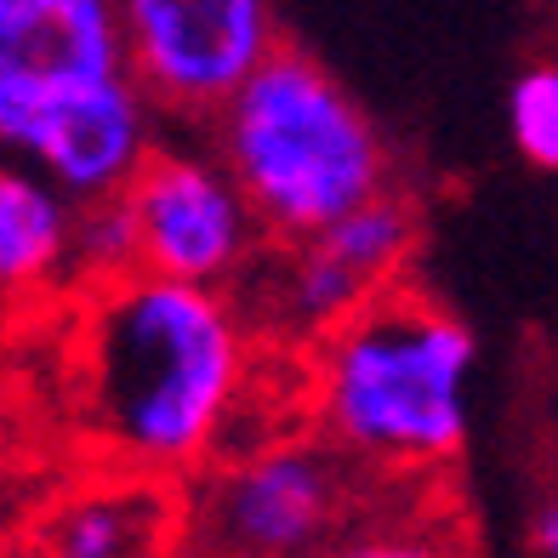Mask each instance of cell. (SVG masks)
Masks as SVG:
<instances>
[{
    "instance_id": "obj_11",
    "label": "cell",
    "mask_w": 558,
    "mask_h": 558,
    "mask_svg": "<svg viewBox=\"0 0 558 558\" xmlns=\"http://www.w3.org/2000/svg\"><path fill=\"white\" fill-rule=\"evenodd\" d=\"M171 501L148 473L74 490L40 530V558H160L171 542Z\"/></svg>"
},
{
    "instance_id": "obj_2",
    "label": "cell",
    "mask_w": 558,
    "mask_h": 558,
    "mask_svg": "<svg viewBox=\"0 0 558 558\" xmlns=\"http://www.w3.org/2000/svg\"><path fill=\"white\" fill-rule=\"evenodd\" d=\"M478 342L462 319L388 286L314 342L308 411L371 473H434L468 445Z\"/></svg>"
},
{
    "instance_id": "obj_8",
    "label": "cell",
    "mask_w": 558,
    "mask_h": 558,
    "mask_svg": "<svg viewBox=\"0 0 558 558\" xmlns=\"http://www.w3.org/2000/svg\"><path fill=\"white\" fill-rule=\"evenodd\" d=\"M160 120L155 97L132 74H114L0 120V155L40 166L69 199L92 206L132 189V177L160 148Z\"/></svg>"
},
{
    "instance_id": "obj_9",
    "label": "cell",
    "mask_w": 558,
    "mask_h": 558,
    "mask_svg": "<svg viewBox=\"0 0 558 558\" xmlns=\"http://www.w3.org/2000/svg\"><path fill=\"white\" fill-rule=\"evenodd\" d=\"M132 74L120 0H0V120Z\"/></svg>"
},
{
    "instance_id": "obj_10",
    "label": "cell",
    "mask_w": 558,
    "mask_h": 558,
    "mask_svg": "<svg viewBox=\"0 0 558 558\" xmlns=\"http://www.w3.org/2000/svg\"><path fill=\"white\" fill-rule=\"evenodd\" d=\"M74 222L81 199H69L40 166L0 155V308L81 291Z\"/></svg>"
},
{
    "instance_id": "obj_5",
    "label": "cell",
    "mask_w": 558,
    "mask_h": 558,
    "mask_svg": "<svg viewBox=\"0 0 558 558\" xmlns=\"http://www.w3.org/2000/svg\"><path fill=\"white\" fill-rule=\"evenodd\" d=\"M120 29L132 81L177 125H211L286 46L274 0H120Z\"/></svg>"
},
{
    "instance_id": "obj_1",
    "label": "cell",
    "mask_w": 558,
    "mask_h": 558,
    "mask_svg": "<svg viewBox=\"0 0 558 558\" xmlns=\"http://www.w3.org/2000/svg\"><path fill=\"white\" fill-rule=\"evenodd\" d=\"M251 371V325L234 291L148 268L74 291V416L125 473L211 468L234 445Z\"/></svg>"
},
{
    "instance_id": "obj_12",
    "label": "cell",
    "mask_w": 558,
    "mask_h": 558,
    "mask_svg": "<svg viewBox=\"0 0 558 558\" xmlns=\"http://www.w3.org/2000/svg\"><path fill=\"white\" fill-rule=\"evenodd\" d=\"M132 268H137V228H132L125 194L81 206V222H74V274H81V291L104 286V279H120Z\"/></svg>"
},
{
    "instance_id": "obj_15",
    "label": "cell",
    "mask_w": 558,
    "mask_h": 558,
    "mask_svg": "<svg viewBox=\"0 0 558 558\" xmlns=\"http://www.w3.org/2000/svg\"><path fill=\"white\" fill-rule=\"evenodd\" d=\"M536 553L542 558H558V501H547L536 513Z\"/></svg>"
},
{
    "instance_id": "obj_7",
    "label": "cell",
    "mask_w": 558,
    "mask_h": 558,
    "mask_svg": "<svg viewBox=\"0 0 558 558\" xmlns=\"http://www.w3.org/2000/svg\"><path fill=\"white\" fill-rule=\"evenodd\" d=\"M125 206L137 228V268L189 279V286L234 291L268 240L263 217L251 211L245 189L217 160V148L194 143H160L132 177Z\"/></svg>"
},
{
    "instance_id": "obj_3",
    "label": "cell",
    "mask_w": 558,
    "mask_h": 558,
    "mask_svg": "<svg viewBox=\"0 0 558 558\" xmlns=\"http://www.w3.org/2000/svg\"><path fill=\"white\" fill-rule=\"evenodd\" d=\"M211 148L245 189L268 240H308L393 189V155L376 120L296 46H279L217 109Z\"/></svg>"
},
{
    "instance_id": "obj_4",
    "label": "cell",
    "mask_w": 558,
    "mask_h": 558,
    "mask_svg": "<svg viewBox=\"0 0 558 558\" xmlns=\"http://www.w3.org/2000/svg\"><path fill=\"white\" fill-rule=\"evenodd\" d=\"M371 473L314 434L228 445L199 468L183 536L194 558H325L371 519Z\"/></svg>"
},
{
    "instance_id": "obj_6",
    "label": "cell",
    "mask_w": 558,
    "mask_h": 558,
    "mask_svg": "<svg viewBox=\"0 0 558 558\" xmlns=\"http://www.w3.org/2000/svg\"><path fill=\"white\" fill-rule=\"evenodd\" d=\"M279 251L257 257V296H251L245 319H263L279 337L319 342L325 331H337L348 314H360L371 296H383L404 257L416 245V211L388 189L337 217L331 228H319L308 240H274Z\"/></svg>"
},
{
    "instance_id": "obj_14",
    "label": "cell",
    "mask_w": 558,
    "mask_h": 558,
    "mask_svg": "<svg viewBox=\"0 0 558 558\" xmlns=\"http://www.w3.org/2000/svg\"><path fill=\"white\" fill-rule=\"evenodd\" d=\"M325 558H462V553L427 524H360Z\"/></svg>"
},
{
    "instance_id": "obj_13",
    "label": "cell",
    "mask_w": 558,
    "mask_h": 558,
    "mask_svg": "<svg viewBox=\"0 0 558 558\" xmlns=\"http://www.w3.org/2000/svg\"><path fill=\"white\" fill-rule=\"evenodd\" d=\"M507 132L519 155L542 171H558V63L524 69L507 92Z\"/></svg>"
}]
</instances>
